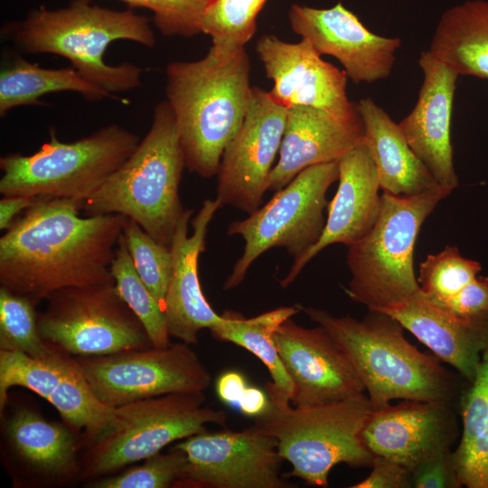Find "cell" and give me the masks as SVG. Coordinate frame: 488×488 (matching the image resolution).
<instances>
[{"label": "cell", "instance_id": "1", "mask_svg": "<svg viewBox=\"0 0 488 488\" xmlns=\"http://www.w3.org/2000/svg\"><path fill=\"white\" fill-rule=\"evenodd\" d=\"M80 201L40 199L0 238V286L35 305L70 286L114 281L110 267L126 217H81Z\"/></svg>", "mask_w": 488, "mask_h": 488}, {"label": "cell", "instance_id": "2", "mask_svg": "<svg viewBox=\"0 0 488 488\" xmlns=\"http://www.w3.org/2000/svg\"><path fill=\"white\" fill-rule=\"evenodd\" d=\"M310 320L323 326L352 364L374 409L393 399L442 402L459 407L468 380L445 369L404 336V327L390 314L369 310L362 319L335 316L301 306Z\"/></svg>", "mask_w": 488, "mask_h": 488}, {"label": "cell", "instance_id": "3", "mask_svg": "<svg viewBox=\"0 0 488 488\" xmlns=\"http://www.w3.org/2000/svg\"><path fill=\"white\" fill-rule=\"evenodd\" d=\"M4 33L23 52L68 59L83 78L110 95L139 87L142 69L129 62L107 64L104 55L109 44L120 40L148 48L155 44L145 15L82 0L56 10L40 6L24 19L6 24Z\"/></svg>", "mask_w": 488, "mask_h": 488}, {"label": "cell", "instance_id": "4", "mask_svg": "<svg viewBox=\"0 0 488 488\" xmlns=\"http://www.w3.org/2000/svg\"><path fill=\"white\" fill-rule=\"evenodd\" d=\"M250 62L244 49L221 61L208 53L166 68V101L175 117L185 168L203 178L218 174L227 145L249 107Z\"/></svg>", "mask_w": 488, "mask_h": 488}, {"label": "cell", "instance_id": "5", "mask_svg": "<svg viewBox=\"0 0 488 488\" xmlns=\"http://www.w3.org/2000/svg\"><path fill=\"white\" fill-rule=\"evenodd\" d=\"M185 163L174 114L166 100L155 107L150 129L131 155L80 201L87 216L120 214L170 247L183 215L179 187Z\"/></svg>", "mask_w": 488, "mask_h": 488}, {"label": "cell", "instance_id": "6", "mask_svg": "<svg viewBox=\"0 0 488 488\" xmlns=\"http://www.w3.org/2000/svg\"><path fill=\"white\" fill-rule=\"evenodd\" d=\"M268 402L252 425L274 437L277 450L296 476L314 486L328 487V476L338 464L372 465L373 455L361 439L373 409L364 392L340 401L296 407L273 381L265 385Z\"/></svg>", "mask_w": 488, "mask_h": 488}, {"label": "cell", "instance_id": "7", "mask_svg": "<svg viewBox=\"0 0 488 488\" xmlns=\"http://www.w3.org/2000/svg\"><path fill=\"white\" fill-rule=\"evenodd\" d=\"M449 193L444 189L413 196L382 192L375 225L348 246L351 279L345 293L352 301L383 312L418 293L413 262L416 240L425 220Z\"/></svg>", "mask_w": 488, "mask_h": 488}, {"label": "cell", "instance_id": "8", "mask_svg": "<svg viewBox=\"0 0 488 488\" xmlns=\"http://www.w3.org/2000/svg\"><path fill=\"white\" fill-rule=\"evenodd\" d=\"M203 391L171 393L115 408L109 426L80 449V477L96 480L151 457L169 444L225 426L227 414L205 405Z\"/></svg>", "mask_w": 488, "mask_h": 488}, {"label": "cell", "instance_id": "9", "mask_svg": "<svg viewBox=\"0 0 488 488\" xmlns=\"http://www.w3.org/2000/svg\"><path fill=\"white\" fill-rule=\"evenodd\" d=\"M139 141L116 124L69 143L60 141L52 128L49 142L34 154L0 158V193L82 201L122 165Z\"/></svg>", "mask_w": 488, "mask_h": 488}, {"label": "cell", "instance_id": "10", "mask_svg": "<svg viewBox=\"0 0 488 488\" xmlns=\"http://www.w3.org/2000/svg\"><path fill=\"white\" fill-rule=\"evenodd\" d=\"M338 177V160L309 166L262 207L230 223L228 235L241 237L244 248L223 289L240 285L254 261L272 248L286 249L294 260L303 257L323 234L326 192Z\"/></svg>", "mask_w": 488, "mask_h": 488}, {"label": "cell", "instance_id": "11", "mask_svg": "<svg viewBox=\"0 0 488 488\" xmlns=\"http://www.w3.org/2000/svg\"><path fill=\"white\" fill-rule=\"evenodd\" d=\"M38 314L41 336L72 356H99L153 347L147 332L120 296L115 281L52 293Z\"/></svg>", "mask_w": 488, "mask_h": 488}, {"label": "cell", "instance_id": "12", "mask_svg": "<svg viewBox=\"0 0 488 488\" xmlns=\"http://www.w3.org/2000/svg\"><path fill=\"white\" fill-rule=\"evenodd\" d=\"M185 343L99 356H76L96 397L117 408L156 396L204 391L211 375Z\"/></svg>", "mask_w": 488, "mask_h": 488}, {"label": "cell", "instance_id": "13", "mask_svg": "<svg viewBox=\"0 0 488 488\" xmlns=\"http://www.w3.org/2000/svg\"><path fill=\"white\" fill-rule=\"evenodd\" d=\"M188 458L180 488H289L274 437L253 426L241 431L204 430L175 445Z\"/></svg>", "mask_w": 488, "mask_h": 488}, {"label": "cell", "instance_id": "14", "mask_svg": "<svg viewBox=\"0 0 488 488\" xmlns=\"http://www.w3.org/2000/svg\"><path fill=\"white\" fill-rule=\"evenodd\" d=\"M14 386L28 389L50 402L72 431L83 430L80 447L110 424L115 408L91 390L75 356L56 347L41 358L0 350V413Z\"/></svg>", "mask_w": 488, "mask_h": 488}, {"label": "cell", "instance_id": "15", "mask_svg": "<svg viewBox=\"0 0 488 488\" xmlns=\"http://www.w3.org/2000/svg\"><path fill=\"white\" fill-rule=\"evenodd\" d=\"M286 116V107L268 91L253 87L244 121L220 163L216 199L222 206L248 214L260 206L280 150Z\"/></svg>", "mask_w": 488, "mask_h": 488}, {"label": "cell", "instance_id": "16", "mask_svg": "<svg viewBox=\"0 0 488 488\" xmlns=\"http://www.w3.org/2000/svg\"><path fill=\"white\" fill-rule=\"evenodd\" d=\"M256 52L274 82L270 96L286 108L322 109L351 126H362L356 104L346 92L347 75L324 61L305 39L290 43L272 34L261 36Z\"/></svg>", "mask_w": 488, "mask_h": 488}, {"label": "cell", "instance_id": "17", "mask_svg": "<svg viewBox=\"0 0 488 488\" xmlns=\"http://www.w3.org/2000/svg\"><path fill=\"white\" fill-rule=\"evenodd\" d=\"M273 339L293 384L294 406L332 403L364 392L348 357L323 326L306 328L291 317L280 324Z\"/></svg>", "mask_w": 488, "mask_h": 488}, {"label": "cell", "instance_id": "18", "mask_svg": "<svg viewBox=\"0 0 488 488\" xmlns=\"http://www.w3.org/2000/svg\"><path fill=\"white\" fill-rule=\"evenodd\" d=\"M288 19L295 33L320 55L336 58L354 83H372L390 75L401 40L371 32L342 3L330 8L293 4Z\"/></svg>", "mask_w": 488, "mask_h": 488}, {"label": "cell", "instance_id": "19", "mask_svg": "<svg viewBox=\"0 0 488 488\" xmlns=\"http://www.w3.org/2000/svg\"><path fill=\"white\" fill-rule=\"evenodd\" d=\"M457 406L408 400L372 409L361 439L374 455L390 458L411 472L451 450L458 436Z\"/></svg>", "mask_w": 488, "mask_h": 488}, {"label": "cell", "instance_id": "20", "mask_svg": "<svg viewBox=\"0 0 488 488\" xmlns=\"http://www.w3.org/2000/svg\"><path fill=\"white\" fill-rule=\"evenodd\" d=\"M222 205L216 198L206 199L191 224L193 210H185L173 236L170 249L173 269L170 277L164 311L170 337L187 344L198 342V333L210 331L221 321L205 298L200 284L198 263L200 255L205 250L209 225L216 211Z\"/></svg>", "mask_w": 488, "mask_h": 488}, {"label": "cell", "instance_id": "21", "mask_svg": "<svg viewBox=\"0 0 488 488\" xmlns=\"http://www.w3.org/2000/svg\"><path fill=\"white\" fill-rule=\"evenodd\" d=\"M418 63L423 71V83L415 107L399 127L438 185L451 193L459 183L450 137L459 75L429 51L420 53Z\"/></svg>", "mask_w": 488, "mask_h": 488}, {"label": "cell", "instance_id": "22", "mask_svg": "<svg viewBox=\"0 0 488 488\" xmlns=\"http://www.w3.org/2000/svg\"><path fill=\"white\" fill-rule=\"evenodd\" d=\"M339 184L327 205L325 226L319 240L294 260L279 282L286 288L318 253L330 245L347 247L362 239L375 225L381 208L377 168L364 139L338 159Z\"/></svg>", "mask_w": 488, "mask_h": 488}, {"label": "cell", "instance_id": "23", "mask_svg": "<svg viewBox=\"0 0 488 488\" xmlns=\"http://www.w3.org/2000/svg\"><path fill=\"white\" fill-rule=\"evenodd\" d=\"M363 139V125H347L312 107L287 108L279 157L270 173L267 191L280 190L309 166L338 160Z\"/></svg>", "mask_w": 488, "mask_h": 488}, {"label": "cell", "instance_id": "24", "mask_svg": "<svg viewBox=\"0 0 488 488\" xmlns=\"http://www.w3.org/2000/svg\"><path fill=\"white\" fill-rule=\"evenodd\" d=\"M5 433L14 459L32 484H63L80 477V440L70 427L22 408L7 419Z\"/></svg>", "mask_w": 488, "mask_h": 488}, {"label": "cell", "instance_id": "25", "mask_svg": "<svg viewBox=\"0 0 488 488\" xmlns=\"http://www.w3.org/2000/svg\"><path fill=\"white\" fill-rule=\"evenodd\" d=\"M398 320L435 356L466 380H474L488 350V321L456 317L427 301L420 290L399 305L383 311Z\"/></svg>", "mask_w": 488, "mask_h": 488}, {"label": "cell", "instance_id": "26", "mask_svg": "<svg viewBox=\"0 0 488 488\" xmlns=\"http://www.w3.org/2000/svg\"><path fill=\"white\" fill-rule=\"evenodd\" d=\"M356 108L382 192L413 196L443 189L411 149L399 124L381 107L371 98H364L356 103Z\"/></svg>", "mask_w": 488, "mask_h": 488}, {"label": "cell", "instance_id": "27", "mask_svg": "<svg viewBox=\"0 0 488 488\" xmlns=\"http://www.w3.org/2000/svg\"><path fill=\"white\" fill-rule=\"evenodd\" d=\"M428 51L459 76L488 80V1L471 0L447 9Z\"/></svg>", "mask_w": 488, "mask_h": 488}, {"label": "cell", "instance_id": "28", "mask_svg": "<svg viewBox=\"0 0 488 488\" xmlns=\"http://www.w3.org/2000/svg\"><path fill=\"white\" fill-rule=\"evenodd\" d=\"M458 409L462 434L453 455L460 483L488 488V350L465 387Z\"/></svg>", "mask_w": 488, "mask_h": 488}, {"label": "cell", "instance_id": "29", "mask_svg": "<svg viewBox=\"0 0 488 488\" xmlns=\"http://www.w3.org/2000/svg\"><path fill=\"white\" fill-rule=\"evenodd\" d=\"M63 91L79 93L89 101L112 96L87 80L72 66L43 68L15 56L1 68L0 115L18 107L42 105V96Z\"/></svg>", "mask_w": 488, "mask_h": 488}, {"label": "cell", "instance_id": "30", "mask_svg": "<svg viewBox=\"0 0 488 488\" xmlns=\"http://www.w3.org/2000/svg\"><path fill=\"white\" fill-rule=\"evenodd\" d=\"M299 311L300 305L282 306L250 318L237 312L225 311L221 314L222 321L211 333L214 338L232 343L257 356L267 367L272 381L291 399L293 384L279 357L273 336L280 324Z\"/></svg>", "mask_w": 488, "mask_h": 488}, {"label": "cell", "instance_id": "31", "mask_svg": "<svg viewBox=\"0 0 488 488\" xmlns=\"http://www.w3.org/2000/svg\"><path fill=\"white\" fill-rule=\"evenodd\" d=\"M267 0H214L202 21V33L211 38L208 52L224 61L245 48L256 32V20Z\"/></svg>", "mask_w": 488, "mask_h": 488}, {"label": "cell", "instance_id": "32", "mask_svg": "<svg viewBox=\"0 0 488 488\" xmlns=\"http://www.w3.org/2000/svg\"><path fill=\"white\" fill-rule=\"evenodd\" d=\"M110 272L120 296L144 324L153 347L169 346L172 343L164 311L138 276L123 233L118 239Z\"/></svg>", "mask_w": 488, "mask_h": 488}, {"label": "cell", "instance_id": "33", "mask_svg": "<svg viewBox=\"0 0 488 488\" xmlns=\"http://www.w3.org/2000/svg\"><path fill=\"white\" fill-rule=\"evenodd\" d=\"M35 305L0 286V350L41 358L55 348L40 334Z\"/></svg>", "mask_w": 488, "mask_h": 488}, {"label": "cell", "instance_id": "34", "mask_svg": "<svg viewBox=\"0 0 488 488\" xmlns=\"http://www.w3.org/2000/svg\"><path fill=\"white\" fill-rule=\"evenodd\" d=\"M188 467L186 453L174 446L140 465L89 482L91 488H180Z\"/></svg>", "mask_w": 488, "mask_h": 488}, {"label": "cell", "instance_id": "35", "mask_svg": "<svg viewBox=\"0 0 488 488\" xmlns=\"http://www.w3.org/2000/svg\"><path fill=\"white\" fill-rule=\"evenodd\" d=\"M122 233L138 276L164 309L173 269L170 247L157 242L127 217Z\"/></svg>", "mask_w": 488, "mask_h": 488}, {"label": "cell", "instance_id": "36", "mask_svg": "<svg viewBox=\"0 0 488 488\" xmlns=\"http://www.w3.org/2000/svg\"><path fill=\"white\" fill-rule=\"evenodd\" d=\"M478 261L463 257L455 246L428 255L417 277L421 296L427 300L449 297L474 280L481 271Z\"/></svg>", "mask_w": 488, "mask_h": 488}, {"label": "cell", "instance_id": "37", "mask_svg": "<svg viewBox=\"0 0 488 488\" xmlns=\"http://www.w3.org/2000/svg\"><path fill=\"white\" fill-rule=\"evenodd\" d=\"M89 2L90 0H82ZM153 13L154 23L165 36L192 37L202 33V21L214 0H120Z\"/></svg>", "mask_w": 488, "mask_h": 488}, {"label": "cell", "instance_id": "38", "mask_svg": "<svg viewBox=\"0 0 488 488\" xmlns=\"http://www.w3.org/2000/svg\"><path fill=\"white\" fill-rule=\"evenodd\" d=\"M426 300L456 317L472 321H488V277H476L449 297Z\"/></svg>", "mask_w": 488, "mask_h": 488}, {"label": "cell", "instance_id": "39", "mask_svg": "<svg viewBox=\"0 0 488 488\" xmlns=\"http://www.w3.org/2000/svg\"><path fill=\"white\" fill-rule=\"evenodd\" d=\"M412 486L416 488L462 487L453 451H446L421 464L412 472Z\"/></svg>", "mask_w": 488, "mask_h": 488}, {"label": "cell", "instance_id": "40", "mask_svg": "<svg viewBox=\"0 0 488 488\" xmlns=\"http://www.w3.org/2000/svg\"><path fill=\"white\" fill-rule=\"evenodd\" d=\"M371 474L352 488H408L412 486L411 471L390 458L374 455Z\"/></svg>", "mask_w": 488, "mask_h": 488}, {"label": "cell", "instance_id": "41", "mask_svg": "<svg viewBox=\"0 0 488 488\" xmlns=\"http://www.w3.org/2000/svg\"><path fill=\"white\" fill-rule=\"evenodd\" d=\"M246 389L244 376L235 371L222 373L216 380L217 395L227 404L238 405Z\"/></svg>", "mask_w": 488, "mask_h": 488}, {"label": "cell", "instance_id": "42", "mask_svg": "<svg viewBox=\"0 0 488 488\" xmlns=\"http://www.w3.org/2000/svg\"><path fill=\"white\" fill-rule=\"evenodd\" d=\"M39 200L21 195H4L0 200V230H8L17 214L34 205Z\"/></svg>", "mask_w": 488, "mask_h": 488}, {"label": "cell", "instance_id": "43", "mask_svg": "<svg viewBox=\"0 0 488 488\" xmlns=\"http://www.w3.org/2000/svg\"><path fill=\"white\" fill-rule=\"evenodd\" d=\"M267 402L266 391L255 387H247L238 406L243 414L257 417L266 409Z\"/></svg>", "mask_w": 488, "mask_h": 488}]
</instances>
